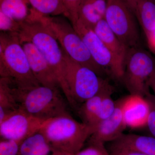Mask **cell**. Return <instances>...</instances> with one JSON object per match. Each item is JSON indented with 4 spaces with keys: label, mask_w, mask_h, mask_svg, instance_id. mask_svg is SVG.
Segmentation results:
<instances>
[{
    "label": "cell",
    "mask_w": 155,
    "mask_h": 155,
    "mask_svg": "<svg viewBox=\"0 0 155 155\" xmlns=\"http://www.w3.org/2000/svg\"><path fill=\"white\" fill-rule=\"evenodd\" d=\"M104 19L127 49L141 47L136 17L122 0H107Z\"/></svg>",
    "instance_id": "cell-8"
},
{
    "label": "cell",
    "mask_w": 155,
    "mask_h": 155,
    "mask_svg": "<svg viewBox=\"0 0 155 155\" xmlns=\"http://www.w3.org/2000/svg\"><path fill=\"white\" fill-rule=\"evenodd\" d=\"M112 93L109 94L104 98L102 102L99 112L93 127H94L99 122L107 119L112 115L116 107V102L112 98Z\"/></svg>",
    "instance_id": "cell-23"
},
{
    "label": "cell",
    "mask_w": 155,
    "mask_h": 155,
    "mask_svg": "<svg viewBox=\"0 0 155 155\" xmlns=\"http://www.w3.org/2000/svg\"><path fill=\"white\" fill-rule=\"evenodd\" d=\"M111 143L146 155H155V137L151 135L123 134Z\"/></svg>",
    "instance_id": "cell-16"
},
{
    "label": "cell",
    "mask_w": 155,
    "mask_h": 155,
    "mask_svg": "<svg viewBox=\"0 0 155 155\" xmlns=\"http://www.w3.org/2000/svg\"><path fill=\"white\" fill-rule=\"evenodd\" d=\"M75 155H110L104 144L100 143H89L88 146L81 149Z\"/></svg>",
    "instance_id": "cell-27"
},
{
    "label": "cell",
    "mask_w": 155,
    "mask_h": 155,
    "mask_svg": "<svg viewBox=\"0 0 155 155\" xmlns=\"http://www.w3.org/2000/svg\"><path fill=\"white\" fill-rule=\"evenodd\" d=\"M136 17L146 36L155 29V3L153 0H138Z\"/></svg>",
    "instance_id": "cell-20"
},
{
    "label": "cell",
    "mask_w": 155,
    "mask_h": 155,
    "mask_svg": "<svg viewBox=\"0 0 155 155\" xmlns=\"http://www.w3.org/2000/svg\"><path fill=\"white\" fill-rule=\"evenodd\" d=\"M63 51L67 83L76 105L78 102L82 104L111 86L107 79L103 78L88 67L76 63Z\"/></svg>",
    "instance_id": "cell-7"
},
{
    "label": "cell",
    "mask_w": 155,
    "mask_h": 155,
    "mask_svg": "<svg viewBox=\"0 0 155 155\" xmlns=\"http://www.w3.org/2000/svg\"><path fill=\"white\" fill-rule=\"evenodd\" d=\"M22 142L1 138L0 155H18Z\"/></svg>",
    "instance_id": "cell-26"
},
{
    "label": "cell",
    "mask_w": 155,
    "mask_h": 155,
    "mask_svg": "<svg viewBox=\"0 0 155 155\" xmlns=\"http://www.w3.org/2000/svg\"><path fill=\"white\" fill-rule=\"evenodd\" d=\"M122 1L131 10L135 16L138 0H122Z\"/></svg>",
    "instance_id": "cell-31"
},
{
    "label": "cell",
    "mask_w": 155,
    "mask_h": 155,
    "mask_svg": "<svg viewBox=\"0 0 155 155\" xmlns=\"http://www.w3.org/2000/svg\"><path fill=\"white\" fill-rule=\"evenodd\" d=\"M14 85L11 79L0 78V122L20 109L14 94Z\"/></svg>",
    "instance_id": "cell-17"
},
{
    "label": "cell",
    "mask_w": 155,
    "mask_h": 155,
    "mask_svg": "<svg viewBox=\"0 0 155 155\" xmlns=\"http://www.w3.org/2000/svg\"><path fill=\"white\" fill-rule=\"evenodd\" d=\"M114 91V87L111 85L81 104L78 108V113L84 123L93 127L103 100L107 95L113 94Z\"/></svg>",
    "instance_id": "cell-18"
},
{
    "label": "cell",
    "mask_w": 155,
    "mask_h": 155,
    "mask_svg": "<svg viewBox=\"0 0 155 155\" xmlns=\"http://www.w3.org/2000/svg\"><path fill=\"white\" fill-rule=\"evenodd\" d=\"M150 111L149 104L145 97L130 94L124 97L122 113L126 127L137 129L146 126Z\"/></svg>",
    "instance_id": "cell-13"
},
{
    "label": "cell",
    "mask_w": 155,
    "mask_h": 155,
    "mask_svg": "<svg viewBox=\"0 0 155 155\" xmlns=\"http://www.w3.org/2000/svg\"><path fill=\"white\" fill-rule=\"evenodd\" d=\"M107 149L110 155H146L138 152L115 145L112 143Z\"/></svg>",
    "instance_id": "cell-29"
},
{
    "label": "cell",
    "mask_w": 155,
    "mask_h": 155,
    "mask_svg": "<svg viewBox=\"0 0 155 155\" xmlns=\"http://www.w3.org/2000/svg\"><path fill=\"white\" fill-rule=\"evenodd\" d=\"M20 22L0 12L1 32L18 33L20 28Z\"/></svg>",
    "instance_id": "cell-24"
},
{
    "label": "cell",
    "mask_w": 155,
    "mask_h": 155,
    "mask_svg": "<svg viewBox=\"0 0 155 155\" xmlns=\"http://www.w3.org/2000/svg\"><path fill=\"white\" fill-rule=\"evenodd\" d=\"M94 128L78 122L70 115L48 119L38 132L54 149L77 153L93 133Z\"/></svg>",
    "instance_id": "cell-4"
},
{
    "label": "cell",
    "mask_w": 155,
    "mask_h": 155,
    "mask_svg": "<svg viewBox=\"0 0 155 155\" xmlns=\"http://www.w3.org/2000/svg\"><path fill=\"white\" fill-rule=\"evenodd\" d=\"M155 74V57L142 47L128 49L122 81L130 94L145 97L149 82Z\"/></svg>",
    "instance_id": "cell-6"
},
{
    "label": "cell",
    "mask_w": 155,
    "mask_h": 155,
    "mask_svg": "<svg viewBox=\"0 0 155 155\" xmlns=\"http://www.w3.org/2000/svg\"><path fill=\"white\" fill-rule=\"evenodd\" d=\"M22 45L28 58L31 72L38 83L51 88H60L51 67L36 47L29 41L24 42Z\"/></svg>",
    "instance_id": "cell-12"
},
{
    "label": "cell",
    "mask_w": 155,
    "mask_h": 155,
    "mask_svg": "<svg viewBox=\"0 0 155 155\" xmlns=\"http://www.w3.org/2000/svg\"><path fill=\"white\" fill-rule=\"evenodd\" d=\"M149 104L150 111L146 126L150 135L155 137V97L150 93L145 97Z\"/></svg>",
    "instance_id": "cell-28"
},
{
    "label": "cell",
    "mask_w": 155,
    "mask_h": 155,
    "mask_svg": "<svg viewBox=\"0 0 155 155\" xmlns=\"http://www.w3.org/2000/svg\"><path fill=\"white\" fill-rule=\"evenodd\" d=\"M51 155H75L72 153L67 152L64 151L60 150L54 149H53L52 151Z\"/></svg>",
    "instance_id": "cell-32"
},
{
    "label": "cell",
    "mask_w": 155,
    "mask_h": 155,
    "mask_svg": "<svg viewBox=\"0 0 155 155\" xmlns=\"http://www.w3.org/2000/svg\"><path fill=\"white\" fill-rule=\"evenodd\" d=\"M0 75L11 79L19 87L41 85L31 72L17 33L1 32Z\"/></svg>",
    "instance_id": "cell-2"
},
{
    "label": "cell",
    "mask_w": 155,
    "mask_h": 155,
    "mask_svg": "<svg viewBox=\"0 0 155 155\" xmlns=\"http://www.w3.org/2000/svg\"><path fill=\"white\" fill-rule=\"evenodd\" d=\"M38 13L40 18L49 28L61 48L72 60L88 67L101 77L107 75L94 60L86 45L72 23L60 16H46Z\"/></svg>",
    "instance_id": "cell-5"
},
{
    "label": "cell",
    "mask_w": 155,
    "mask_h": 155,
    "mask_svg": "<svg viewBox=\"0 0 155 155\" xmlns=\"http://www.w3.org/2000/svg\"><path fill=\"white\" fill-rule=\"evenodd\" d=\"M72 25L83 40L97 64L106 71L107 75L115 80L122 81L125 69L119 64L93 29L78 20Z\"/></svg>",
    "instance_id": "cell-9"
},
{
    "label": "cell",
    "mask_w": 155,
    "mask_h": 155,
    "mask_svg": "<svg viewBox=\"0 0 155 155\" xmlns=\"http://www.w3.org/2000/svg\"><path fill=\"white\" fill-rule=\"evenodd\" d=\"M26 0H0V12L18 22L24 21L30 13Z\"/></svg>",
    "instance_id": "cell-21"
},
{
    "label": "cell",
    "mask_w": 155,
    "mask_h": 155,
    "mask_svg": "<svg viewBox=\"0 0 155 155\" xmlns=\"http://www.w3.org/2000/svg\"><path fill=\"white\" fill-rule=\"evenodd\" d=\"M20 43H32L45 58L55 75L60 88L71 107L76 108L66 79L64 51L49 28L40 18L38 12L30 8L27 19L20 22L18 32Z\"/></svg>",
    "instance_id": "cell-1"
},
{
    "label": "cell",
    "mask_w": 155,
    "mask_h": 155,
    "mask_svg": "<svg viewBox=\"0 0 155 155\" xmlns=\"http://www.w3.org/2000/svg\"><path fill=\"white\" fill-rule=\"evenodd\" d=\"M153 1L155 3V0H153Z\"/></svg>",
    "instance_id": "cell-34"
},
{
    "label": "cell",
    "mask_w": 155,
    "mask_h": 155,
    "mask_svg": "<svg viewBox=\"0 0 155 155\" xmlns=\"http://www.w3.org/2000/svg\"><path fill=\"white\" fill-rule=\"evenodd\" d=\"M47 120L19 109L0 122L1 138L23 141L38 132Z\"/></svg>",
    "instance_id": "cell-10"
},
{
    "label": "cell",
    "mask_w": 155,
    "mask_h": 155,
    "mask_svg": "<svg viewBox=\"0 0 155 155\" xmlns=\"http://www.w3.org/2000/svg\"><path fill=\"white\" fill-rule=\"evenodd\" d=\"M146 38L149 48L155 55V29L146 36Z\"/></svg>",
    "instance_id": "cell-30"
},
{
    "label": "cell",
    "mask_w": 155,
    "mask_h": 155,
    "mask_svg": "<svg viewBox=\"0 0 155 155\" xmlns=\"http://www.w3.org/2000/svg\"><path fill=\"white\" fill-rule=\"evenodd\" d=\"M107 8V0H83L78 20L93 29L100 20L104 19Z\"/></svg>",
    "instance_id": "cell-15"
},
{
    "label": "cell",
    "mask_w": 155,
    "mask_h": 155,
    "mask_svg": "<svg viewBox=\"0 0 155 155\" xmlns=\"http://www.w3.org/2000/svg\"><path fill=\"white\" fill-rule=\"evenodd\" d=\"M68 14V18L72 25L75 24L78 19L79 7L83 0H61Z\"/></svg>",
    "instance_id": "cell-25"
},
{
    "label": "cell",
    "mask_w": 155,
    "mask_h": 155,
    "mask_svg": "<svg viewBox=\"0 0 155 155\" xmlns=\"http://www.w3.org/2000/svg\"><path fill=\"white\" fill-rule=\"evenodd\" d=\"M31 8L43 15L50 16L63 15L68 17L66 9L61 0H26Z\"/></svg>",
    "instance_id": "cell-22"
},
{
    "label": "cell",
    "mask_w": 155,
    "mask_h": 155,
    "mask_svg": "<svg viewBox=\"0 0 155 155\" xmlns=\"http://www.w3.org/2000/svg\"><path fill=\"white\" fill-rule=\"evenodd\" d=\"M14 91L20 109L40 119H53L69 115L59 88L39 85L21 87L14 84Z\"/></svg>",
    "instance_id": "cell-3"
},
{
    "label": "cell",
    "mask_w": 155,
    "mask_h": 155,
    "mask_svg": "<svg viewBox=\"0 0 155 155\" xmlns=\"http://www.w3.org/2000/svg\"><path fill=\"white\" fill-rule=\"evenodd\" d=\"M93 29L106 45L119 64L125 69V58L128 49L111 30L105 19L100 20Z\"/></svg>",
    "instance_id": "cell-14"
},
{
    "label": "cell",
    "mask_w": 155,
    "mask_h": 155,
    "mask_svg": "<svg viewBox=\"0 0 155 155\" xmlns=\"http://www.w3.org/2000/svg\"><path fill=\"white\" fill-rule=\"evenodd\" d=\"M149 86L150 88L153 91L155 97V74L150 79L149 82Z\"/></svg>",
    "instance_id": "cell-33"
},
{
    "label": "cell",
    "mask_w": 155,
    "mask_h": 155,
    "mask_svg": "<svg viewBox=\"0 0 155 155\" xmlns=\"http://www.w3.org/2000/svg\"><path fill=\"white\" fill-rule=\"evenodd\" d=\"M52 149L44 136L38 132L22 142L18 155H51Z\"/></svg>",
    "instance_id": "cell-19"
},
{
    "label": "cell",
    "mask_w": 155,
    "mask_h": 155,
    "mask_svg": "<svg viewBox=\"0 0 155 155\" xmlns=\"http://www.w3.org/2000/svg\"><path fill=\"white\" fill-rule=\"evenodd\" d=\"M124 98L116 101V107L113 114L95 126L93 133L89 137V143L107 142L116 141L123 134L126 128L122 113Z\"/></svg>",
    "instance_id": "cell-11"
}]
</instances>
